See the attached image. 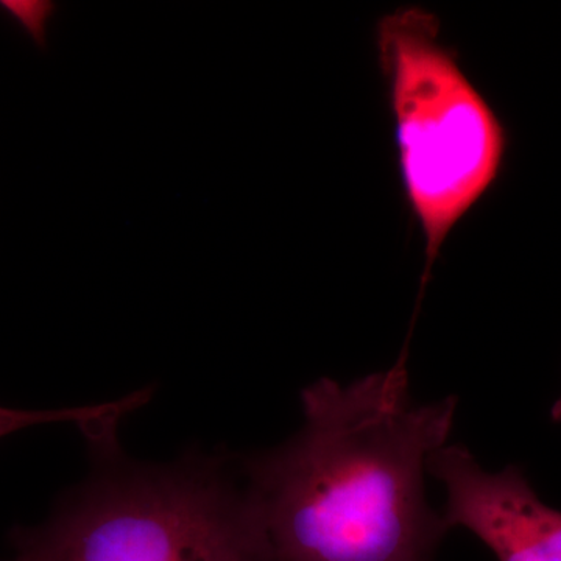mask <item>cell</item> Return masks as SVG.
<instances>
[{
	"label": "cell",
	"mask_w": 561,
	"mask_h": 561,
	"mask_svg": "<svg viewBox=\"0 0 561 561\" xmlns=\"http://www.w3.org/2000/svg\"><path fill=\"white\" fill-rule=\"evenodd\" d=\"M291 440L243 465L265 561H435L449 529L426 493L457 398L413 400L404 356L350 383L301 393Z\"/></svg>",
	"instance_id": "1"
},
{
	"label": "cell",
	"mask_w": 561,
	"mask_h": 561,
	"mask_svg": "<svg viewBox=\"0 0 561 561\" xmlns=\"http://www.w3.org/2000/svg\"><path fill=\"white\" fill-rule=\"evenodd\" d=\"M405 201L424 239L426 268L454 228L485 197L504 164L500 117L445 46L440 21L420 7L376 27Z\"/></svg>",
	"instance_id": "2"
},
{
	"label": "cell",
	"mask_w": 561,
	"mask_h": 561,
	"mask_svg": "<svg viewBox=\"0 0 561 561\" xmlns=\"http://www.w3.org/2000/svg\"><path fill=\"white\" fill-rule=\"evenodd\" d=\"M20 546L46 561H265L245 489L206 468L105 476Z\"/></svg>",
	"instance_id": "3"
},
{
	"label": "cell",
	"mask_w": 561,
	"mask_h": 561,
	"mask_svg": "<svg viewBox=\"0 0 561 561\" xmlns=\"http://www.w3.org/2000/svg\"><path fill=\"white\" fill-rule=\"evenodd\" d=\"M430 474L445 486L449 530L471 531L497 561H561V511L540 500L522 468L490 472L465 446L445 445Z\"/></svg>",
	"instance_id": "4"
},
{
	"label": "cell",
	"mask_w": 561,
	"mask_h": 561,
	"mask_svg": "<svg viewBox=\"0 0 561 561\" xmlns=\"http://www.w3.org/2000/svg\"><path fill=\"white\" fill-rule=\"evenodd\" d=\"M122 415L119 401L106 402L88 408L62 409V411H18V409L0 408V437L38 426V424L70 423L87 427L91 437H98L103 431L113 426Z\"/></svg>",
	"instance_id": "5"
},
{
	"label": "cell",
	"mask_w": 561,
	"mask_h": 561,
	"mask_svg": "<svg viewBox=\"0 0 561 561\" xmlns=\"http://www.w3.org/2000/svg\"><path fill=\"white\" fill-rule=\"evenodd\" d=\"M7 7L22 22L25 28L32 33L33 38L44 44V35H46V21L50 16L51 3H31V2H5Z\"/></svg>",
	"instance_id": "6"
},
{
	"label": "cell",
	"mask_w": 561,
	"mask_h": 561,
	"mask_svg": "<svg viewBox=\"0 0 561 561\" xmlns=\"http://www.w3.org/2000/svg\"><path fill=\"white\" fill-rule=\"evenodd\" d=\"M20 548L21 553L16 561H46L43 557L38 556V553L32 551V549L24 548V546H20Z\"/></svg>",
	"instance_id": "7"
},
{
	"label": "cell",
	"mask_w": 561,
	"mask_h": 561,
	"mask_svg": "<svg viewBox=\"0 0 561 561\" xmlns=\"http://www.w3.org/2000/svg\"><path fill=\"white\" fill-rule=\"evenodd\" d=\"M551 419L553 423L561 424V397L559 398V400L553 402L551 409Z\"/></svg>",
	"instance_id": "8"
}]
</instances>
